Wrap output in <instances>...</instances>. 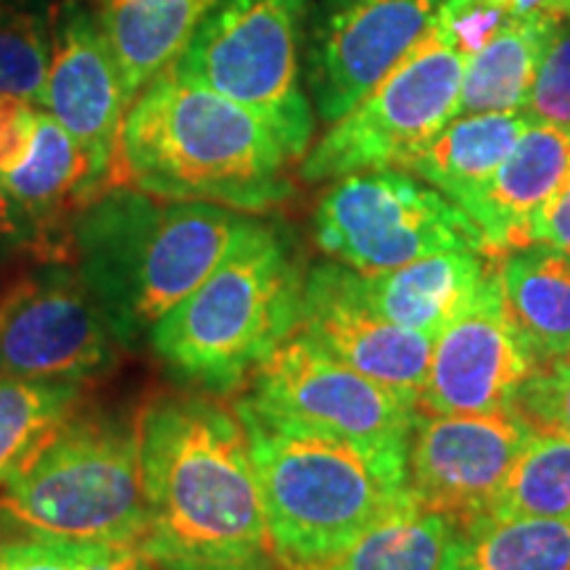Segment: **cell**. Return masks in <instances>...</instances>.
I'll use <instances>...</instances> for the list:
<instances>
[{
    "label": "cell",
    "mask_w": 570,
    "mask_h": 570,
    "mask_svg": "<svg viewBox=\"0 0 570 570\" xmlns=\"http://www.w3.org/2000/svg\"><path fill=\"white\" fill-rule=\"evenodd\" d=\"M487 515L570 520V441L533 428Z\"/></svg>",
    "instance_id": "27"
},
{
    "label": "cell",
    "mask_w": 570,
    "mask_h": 570,
    "mask_svg": "<svg viewBox=\"0 0 570 570\" xmlns=\"http://www.w3.org/2000/svg\"><path fill=\"white\" fill-rule=\"evenodd\" d=\"M441 570H570V520L481 515L454 529Z\"/></svg>",
    "instance_id": "24"
},
{
    "label": "cell",
    "mask_w": 570,
    "mask_h": 570,
    "mask_svg": "<svg viewBox=\"0 0 570 570\" xmlns=\"http://www.w3.org/2000/svg\"><path fill=\"white\" fill-rule=\"evenodd\" d=\"M537 362L504 306L497 256L465 309L433 341L431 367L417 410L431 415H481L512 410Z\"/></svg>",
    "instance_id": "14"
},
{
    "label": "cell",
    "mask_w": 570,
    "mask_h": 570,
    "mask_svg": "<svg viewBox=\"0 0 570 570\" xmlns=\"http://www.w3.org/2000/svg\"><path fill=\"white\" fill-rule=\"evenodd\" d=\"M531 244H544L570 254V173L533 219Z\"/></svg>",
    "instance_id": "35"
},
{
    "label": "cell",
    "mask_w": 570,
    "mask_h": 570,
    "mask_svg": "<svg viewBox=\"0 0 570 570\" xmlns=\"http://www.w3.org/2000/svg\"><path fill=\"white\" fill-rule=\"evenodd\" d=\"M309 3L214 0L173 63L188 80L267 119L296 159H304L315 135V109L298 61Z\"/></svg>",
    "instance_id": "7"
},
{
    "label": "cell",
    "mask_w": 570,
    "mask_h": 570,
    "mask_svg": "<svg viewBox=\"0 0 570 570\" xmlns=\"http://www.w3.org/2000/svg\"><path fill=\"white\" fill-rule=\"evenodd\" d=\"M214 0H98V21L122 75L127 104L180 59Z\"/></svg>",
    "instance_id": "21"
},
{
    "label": "cell",
    "mask_w": 570,
    "mask_h": 570,
    "mask_svg": "<svg viewBox=\"0 0 570 570\" xmlns=\"http://www.w3.org/2000/svg\"><path fill=\"white\" fill-rule=\"evenodd\" d=\"M38 106L17 96H0V177L9 175L30 151Z\"/></svg>",
    "instance_id": "34"
},
{
    "label": "cell",
    "mask_w": 570,
    "mask_h": 570,
    "mask_svg": "<svg viewBox=\"0 0 570 570\" xmlns=\"http://www.w3.org/2000/svg\"><path fill=\"white\" fill-rule=\"evenodd\" d=\"M246 223V212L206 202L164 204L125 185L77 217L71 267L119 344L135 346L223 265Z\"/></svg>",
    "instance_id": "3"
},
{
    "label": "cell",
    "mask_w": 570,
    "mask_h": 570,
    "mask_svg": "<svg viewBox=\"0 0 570 570\" xmlns=\"http://www.w3.org/2000/svg\"><path fill=\"white\" fill-rule=\"evenodd\" d=\"M140 407H82L42 441L0 491V520L21 537L140 544L146 494Z\"/></svg>",
    "instance_id": "6"
},
{
    "label": "cell",
    "mask_w": 570,
    "mask_h": 570,
    "mask_svg": "<svg viewBox=\"0 0 570 570\" xmlns=\"http://www.w3.org/2000/svg\"><path fill=\"white\" fill-rule=\"evenodd\" d=\"M452 533V520L423 510L410 497L362 533L327 570H441Z\"/></svg>",
    "instance_id": "26"
},
{
    "label": "cell",
    "mask_w": 570,
    "mask_h": 570,
    "mask_svg": "<svg viewBox=\"0 0 570 570\" xmlns=\"http://www.w3.org/2000/svg\"><path fill=\"white\" fill-rule=\"evenodd\" d=\"M512 407L537 431L570 441V356L533 370Z\"/></svg>",
    "instance_id": "31"
},
{
    "label": "cell",
    "mask_w": 570,
    "mask_h": 570,
    "mask_svg": "<svg viewBox=\"0 0 570 570\" xmlns=\"http://www.w3.org/2000/svg\"><path fill=\"white\" fill-rule=\"evenodd\" d=\"M53 42L46 21L21 0H0V96L42 104Z\"/></svg>",
    "instance_id": "28"
},
{
    "label": "cell",
    "mask_w": 570,
    "mask_h": 570,
    "mask_svg": "<svg viewBox=\"0 0 570 570\" xmlns=\"http://www.w3.org/2000/svg\"><path fill=\"white\" fill-rule=\"evenodd\" d=\"M40 109L88 151L109 188H125L122 127L130 104L117 59L92 11L71 9L56 27Z\"/></svg>",
    "instance_id": "15"
},
{
    "label": "cell",
    "mask_w": 570,
    "mask_h": 570,
    "mask_svg": "<svg viewBox=\"0 0 570 570\" xmlns=\"http://www.w3.org/2000/svg\"><path fill=\"white\" fill-rule=\"evenodd\" d=\"M119 348L71 265H32L0 285V377L90 383L117 367Z\"/></svg>",
    "instance_id": "11"
},
{
    "label": "cell",
    "mask_w": 570,
    "mask_h": 570,
    "mask_svg": "<svg viewBox=\"0 0 570 570\" xmlns=\"http://www.w3.org/2000/svg\"><path fill=\"white\" fill-rule=\"evenodd\" d=\"M462 69L465 59L428 30L381 85L309 146L298 167L302 180L407 167L460 114Z\"/></svg>",
    "instance_id": "9"
},
{
    "label": "cell",
    "mask_w": 570,
    "mask_h": 570,
    "mask_svg": "<svg viewBox=\"0 0 570 570\" xmlns=\"http://www.w3.org/2000/svg\"><path fill=\"white\" fill-rule=\"evenodd\" d=\"M85 396L88 383L0 377V491Z\"/></svg>",
    "instance_id": "25"
},
{
    "label": "cell",
    "mask_w": 570,
    "mask_h": 570,
    "mask_svg": "<svg viewBox=\"0 0 570 570\" xmlns=\"http://www.w3.org/2000/svg\"><path fill=\"white\" fill-rule=\"evenodd\" d=\"M523 111L533 122L570 130V11H562L554 24Z\"/></svg>",
    "instance_id": "30"
},
{
    "label": "cell",
    "mask_w": 570,
    "mask_h": 570,
    "mask_svg": "<svg viewBox=\"0 0 570 570\" xmlns=\"http://www.w3.org/2000/svg\"><path fill=\"white\" fill-rule=\"evenodd\" d=\"M0 183L38 225L48 265H71V227L109 194L90 156L48 111H38L30 151Z\"/></svg>",
    "instance_id": "17"
},
{
    "label": "cell",
    "mask_w": 570,
    "mask_h": 570,
    "mask_svg": "<svg viewBox=\"0 0 570 570\" xmlns=\"http://www.w3.org/2000/svg\"><path fill=\"white\" fill-rule=\"evenodd\" d=\"M294 161L267 119L175 67L156 75L127 109L125 183L164 202L265 212L291 196Z\"/></svg>",
    "instance_id": "2"
},
{
    "label": "cell",
    "mask_w": 570,
    "mask_h": 570,
    "mask_svg": "<svg viewBox=\"0 0 570 570\" xmlns=\"http://www.w3.org/2000/svg\"><path fill=\"white\" fill-rule=\"evenodd\" d=\"M570 173V130L531 122L508 159L460 209L479 225L489 256L531 244V227L541 206Z\"/></svg>",
    "instance_id": "18"
},
{
    "label": "cell",
    "mask_w": 570,
    "mask_h": 570,
    "mask_svg": "<svg viewBox=\"0 0 570 570\" xmlns=\"http://www.w3.org/2000/svg\"><path fill=\"white\" fill-rule=\"evenodd\" d=\"M560 13L554 6L525 11L479 53L465 59L460 114L523 111Z\"/></svg>",
    "instance_id": "23"
},
{
    "label": "cell",
    "mask_w": 570,
    "mask_h": 570,
    "mask_svg": "<svg viewBox=\"0 0 570 570\" xmlns=\"http://www.w3.org/2000/svg\"><path fill=\"white\" fill-rule=\"evenodd\" d=\"M531 122L525 111L460 114L404 167V173L420 177L460 206L497 173Z\"/></svg>",
    "instance_id": "22"
},
{
    "label": "cell",
    "mask_w": 570,
    "mask_h": 570,
    "mask_svg": "<svg viewBox=\"0 0 570 570\" xmlns=\"http://www.w3.org/2000/svg\"><path fill=\"white\" fill-rule=\"evenodd\" d=\"M533 428L520 412H420L407 454V491L420 508L458 525L487 515Z\"/></svg>",
    "instance_id": "13"
},
{
    "label": "cell",
    "mask_w": 570,
    "mask_h": 570,
    "mask_svg": "<svg viewBox=\"0 0 570 570\" xmlns=\"http://www.w3.org/2000/svg\"><path fill=\"white\" fill-rule=\"evenodd\" d=\"M259 570H291V568H285L283 562H277V566H269V568H259Z\"/></svg>",
    "instance_id": "38"
},
{
    "label": "cell",
    "mask_w": 570,
    "mask_h": 570,
    "mask_svg": "<svg viewBox=\"0 0 570 570\" xmlns=\"http://www.w3.org/2000/svg\"><path fill=\"white\" fill-rule=\"evenodd\" d=\"M550 3L560 11H570V0H550Z\"/></svg>",
    "instance_id": "37"
},
{
    "label": "cell",
    "mask_w": 570,
    "mask_h": 570,
    "mask_svg": "<svg viewBox=\"0 0 570 570\" xmlns=\"http://www.w3.org/2000/svg\"><path fill=\"white\" fill-rule=\"evenodd\" d=\"M298 331L356 373L420 402L436 338L370 309L352 291L346 267L338 262H323L306 273Z\"/></svg>",
    "instance_id": "16"
},
{
    "label": "cell",
    "mask_w": 570,
    "mask_h": 570,
    "mask_svg": "<svg viewBox=\"0 0 570 570\" xmlns=\"http://www.w3.org/2000/svg\"><path fill=\"white\" fill-rule=\"evenodd\" d=\"M491 265L494 256L479 252H441L373 275L346 267V281L377 315L436 338L473 302Z\"/></svg>",
    "instance_id": "19"
},
{
    "label": "cell",
    "mask_w": 570,
    "mask_h": 570,
    "mask_svg": "<svg viewBox=\"0 0 570 570\" xmlns=\"http://www.w3.org/2000/svg\"><path fill=\"white\" fill-rule=\"evenodd\" d=\"M48 265L38 225L0 183V275L21 265Z\"/></svg>",
    "instance_id": "32"
},
{
    "label": "cell",
    "mask_w": 570,
    "mask_h": 570,
    "mask_svg": "<svg viewBox=\"0 0 570 570\" xmlns=\"http://www.w3.org/2000/svg\"><path fill=\"white\" fill-rule=\"evenodd\" d=\"M80 570H159L140 544H85Z\"/></svg>",
    "instance_id": "36"
},
{
    "label": "cell",
    "mask_w": 570,
    "mask_h": 570,
    "mask_svg": "<svg viewBox=\"0 0 570 570\" xmlns=\"http://www.w3.org/2000/svg\"><path fill=\"white\" fill-rule=\"evenodd\" d=\"M504 306L537 367L570 356V254L529 244L497 256Z\"/></svg>",
    "instance_id": "20"
},
{
    "label": "cell",
    "mask_w": 570,
    "mask_h": 570,
    "mask_svg": "<svg viewBox=\"0 0 570 570\" xmlns=\"http://www.w3.org/2000/svg\"><path fill=\"white\" fill-rule=\"evenodd\" d=\"M304 281L288 235L248 217L223 265L154 325L148 344L188 386L233 394L298 331Z\"/></svg>",
    "instance_id": "4"
},
{
    "label": "cell",
    "mask_w": 570,
    "mask_h": 570,
    "mask_svg": "<svg viewBox=\"0 0 570 570\" xmlns=\"http://www.w3.org/2000/svg\"><path fill=\"white\" fill-rule=\"evenodd\" d=\"M312 225L320 252L362 275L386 273L441 252L489 256L479 225L404 169H373L333 180Z\"/></svg>",
    "instance_id": "8"
},
{
    "label": "cell",
    "mask_w": 570,
    "mask_h": 570,
    "mask_svg": "<svg viewBox=\"0 0 570 570\" xmlns=\"http://www.w3.org/2000/svg\"><path fill=\"white\" fill-rule=\"evenodd\" d=\"M441 0H312L306 85L320 119L354 109L423 40Z\"/></svg>",
    "instance_id": "12"
},
{
    "label": "cell",
    "mask_w": 570,
    "mask_h": 570,
    "mask_svg": "<svg viewBox=\"0 0 570 570\" xmlns=\"http://www.w3.org/2000/svg\"><path fill=\"white\" fill-rule=\"evenodd\" d=\"M238 410L267 529L291 570H327L367 529L407 502V454L269 425Z\"/></svg>",
    "instance_id": "5"
},
{
    "label": "cell",
    "mask_w": 570,
    "mask_h": 570,
    "mask_svg": "<svg viewBox=\"0 0 570 570\" xmlns=\"http://www.w3.org/2000/svg\"><path fill=\"white\" fill-rule=\"evenodd\" d=\"M85 544L21 537L0 544V570H80Z\"/></svg>",
    "instance_id": "33"
},
{
    "label": "cell",
    "mask_w": 570,
    "mask_h": 570,
    "mask_svg": "<svg viewBox=\"0 0 570 570\" xmlns=\"http://www.w3.org/2000/svg\"><path fill=\"white\" fill-rule=\"evenodd\" d=\"M146 537L159 570H259L277 566L248 433L238 410L204 391H177L140 407Z\"/></svg>",
    "instance_id": "1"
},
{
    "label": "cell",
    "mask_w": 570,
    "mask_h": 570,
    "mask_svg": "<svg viewBox=\"0 0 570 570\" xmlns=\"http://www.w3.org/2000/svg\"><path fill=\"white\" fill-rule=\"evenodd\" d=\"M235 407L269 425L381 454H410L420 415L415 402L356 373L302 331L254 370Z\"/></svg>",
    "instance_id": "10"
},
{
    "label": "cell",
    "mask_w": 570,
    "mask_h": 570,
    "mask_svg": "<svg viewBox=\"0 0 570 570\" xmlns=\"http://www.w3.org/2000/svg\"><path fill=\"white\" fill-rule=\"evenodd\" d=\"M550 0H441L428 30L436 32L462 59L479 53L525 11Z\"/></svg>",
    "instance_id": "29"
}]
</instances>
